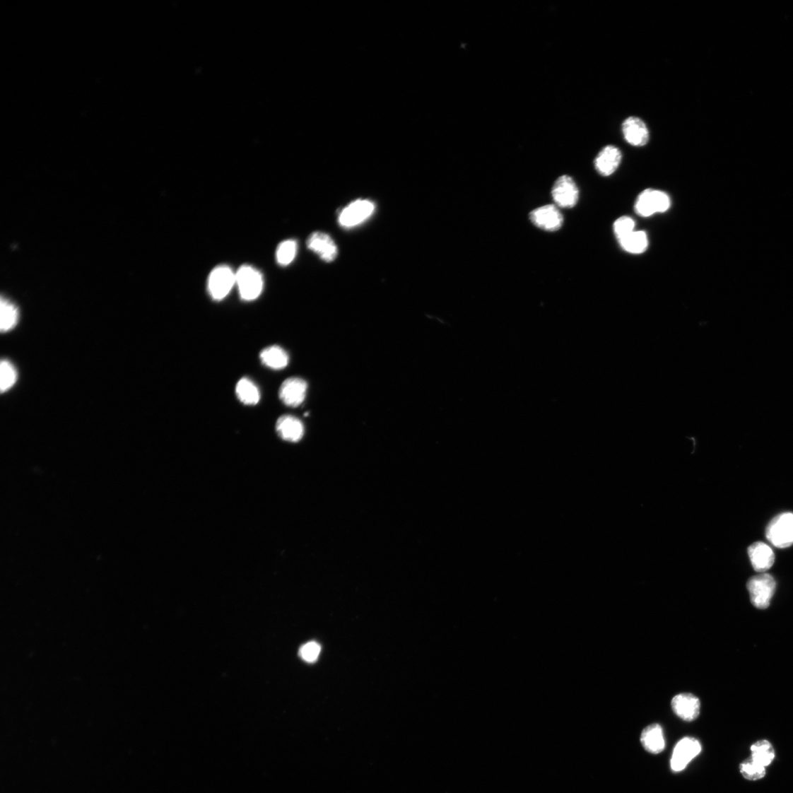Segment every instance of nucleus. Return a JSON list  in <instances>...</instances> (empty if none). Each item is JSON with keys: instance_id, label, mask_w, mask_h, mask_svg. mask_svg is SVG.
Masks as SVG:
<instances>
[{"instance_id": "nucleus-17", "label": "nucleus", "mask_w": 793, "mask_h": 793, "mask_svg": "<svg viewBox=\"0 0 793 793\" xmlns=\"http://www.w3.org/2000/svg\"><path fill=\"white\" fill-rule=\"evenodd\" d=\"M640 741L645 748L652 753L662 752L666 747L663 729L657 724L645 728L642 732Z\"/></svg>"}, {"instance_id": "nucleus-12", "label": "nucleus", "mask_w": 793, "mask_h": 793, "mask_svg": "<svg viewBox=\"0 0 793 793\" xmlns=\"http://www.w3.org/2000/svg\"><path fill=\"white\" fill-rule=\"evenodd\" d=\"M622 131L626 141L633 146H644L650 141V131L643 120L631 117L622 124Z\"/></svg>"}, {"instance_id": "nucleus-13", "label": "nucleus", "mask_w": 793, "mask_h": 793, "mask_svg": "<svg viewBox=\"0 0 793 793\" xmlns=\"http://www.w3.org/2000/svg\"><path fill=\"white\" fill-rule=\"evenodd\" d=\"M622 160L620 149L612 145L604 147L597 156L594 166L598 173L603 177L612 175L618 169Z\"/></svg>"}, {"instance_id": "nucleus-24", "label": "nucleus", "mask_w": 793, "mask_h": 793, "mask_svg": "<svg viewBox=\"0 0 793 793\" xmlns=\"http://www.w3.org/2000/svg\"><path fill=\"white\" fill-rule=\"evenodd\" d=\"M740 771L746 780L752 782L759 781L766 775V768L755 762L751 758L741 764Z\"/></svg>"}, {"instance_id": "nucleus-3", "label": "nucleus", "mask_w": 793, "mask_h": 793, "mask_svg": "<svg viewBox=\"0 0 793 793\" xmlns=\"http://www.w3.org/2000/svg\"><path fill=\"white\" fill-rule=\"evenodd\" d=\"M768 541L778 548L793 544V514L784 513L774 518L766 530Z\"/></svg>"}, {"instance_id": "nucleus-22", "label": "nucleus", "mask_w": 793, "mask_h": 793, "mask_svg": "<svg viewBox=\"0 0 793 793\" xmlns=\"http://www.w3.org/2000/svg\"><path fill=\"white\" fill-rule=\"evenodd\" d=\"M751 758L759 764L767 768L776 757L775 750L772 744L766 740L759 741L751 746Z\"/></svg>"}, {"instance_id": "nucleus-25", "label": "nucleus", "mask_w": 793, "mask_h": 793, "mask_svg": "<svg viewBox=\"0 0 793 793\" xmlns=\"http://www.w3.org/2000/svg\"><path fill=\"white\" fill-rule=\"evenodd\" d=\"M17 380V372L14 366L6 360L0 365V389L6 392L10 389Z\"/></svg>"}, {"instance_id": "nucleus-16", "label": "nucleus", "mask_w": 793, "mask_h": 793, "mask_svg": "<svg viewBox=\"0 0 793 793\" xmlns=\"http://www.w3.org/2000/svg\"><path fill=\"white\" fill-rule=\"evenodd\" d=\"M276 428L278 436L286 441L297 442L305 435L303 423L290 415L279 418Z\"/></svg>"}, {"instance_id": "nucleus-2", "label": "nucleus", "mask_w": 793, "mask_h": 793, "mask_svg": "<svg viewBox=\"0 0 793 793\" xmlns=\"http://www.w3.org/2000/svg\"><path fill=\"white\" fill-rule=\"evenodd\" d=\"M747 588L752 605L759 609H766L775 593L776 581L768 574H761L751 577Z\"/></svg>"}, {"instance_id": "nucleus-8", "label": "nucleus", "mask_w": 793, "mask_h": 793, "mask_svg": "<svg viewBox=\"0 0 793 793\" xmlns=\"http://www.w3.org/2000/svg\"><path fill=\"white\" fill-rule=\"evenodd\" d=\"M579 190L574 180L570 176H561L555 182L552 196L558 206L572 208L579 200Z\"/></svg>"}, {"instance_id": "nucleus-19", "label": "nucleus", "mask_w": 793, "mask_h": 793, "mask_svg": "<svg viewBox=\"0 0 793 793\" xmlns=\"http://www.w3.org/2000/svg\"><path fill=\"white\" fill-rule=\"evenodd\" d=\"M618 242L623 250L633 254H643L649 247L648 236L644 231H634Z\"/></svg>"}, {"instance_id": "nucleus-18", "label": "nucleus", "mask_w": 793, "mask_h": 793, "mask_svg": "<svg viewBox=\"0 0 793 793\" xmlns=\"http://www.w3.org/2000/svg\"><path fill=\"white\" fill-rule=\"evenodd\" d=\"M260 360L264 365L273 370H282L289 364L287 352L277 346H269L260 353Z\"/></svg>"}, {"instance_id": "nucleus-27", "label": "nucleus", "mask_w": 793, "mask_h": 793, "mask_svg": "<svg viewBox=\"0 0 793 793\" xmlns=\"http://www.w3.org/2000/svg\"><path fill=\"white\" fill-rule=\"evenodd\" d=\"M320 646L316 642H309L300 650V656L308 663L315 662L320 653Z\"/></svg>"}, {"instance_id": "nucleus-5", "label": "nucleus", "mask_w": 793, "mask_h": 793, "mask_svg": "<svg viewBox=\"0 0 793 793\" xmlns=\"http://www.w3.org/2000/svg\"><path fill=\"white\" fill-rule=\"evenodd\" d=\"M236 285V273L228 266H220L213 270L207 289L213 299L221 300L228 295Z\"/></svg>"}, {"instance_id": "nucleus-26", "label": "nucleus", "mask_w": 793, "mask_h": 793, "mask_svg": "<svg viewBox=\"0 0 793 793\" xmlns=\"http://www.w3.org/2000/svg\"><path fill=\"white\" fill-rule=\"evenodd\" d=\"M635 228V222L629 216L620 217L613 224V231L618 240L633 233Z\"/></svg>"}, {"instance_id": "nucleus-7", "label": "nucleus", "mask_w": 793, "mask_h": 793, "mask_svg": "<svg viewBox=\"0 0 793 793\" xmlns=\"http://www.w3.org/2000/svg\"><path fill=\"white\" fill-rule=\"evenodd\" d=\"M702 751V746L693 738H685L676 745L671 760V768L674 772L683 770Z\"/></svg>"}, {"instance_id": "nucleus-1", "label": "nucleus", "mask_w": 793, "mask_h": 793, "mask_svg": "<svg viewBox=\"0 0 793 793\" xmlns=\"http://www.w3.org/2000/svg\"><path fill=\"white\" fill-rule=\"evenodd\" d=\"M671 206L669 196L664 192L647 189L640 193L635 204L638 215L648 218L656 213H663Z\"/></svg>"}, {"instance_id": "nucleus-4", "label": "nucleus", "mask_w": 793, "mask_h": 793, "mask_svg": "<svg viewBox=\"0 0 793 793\" xmlns=\"http://www.w3.org/2000/svg\"><path fill=\"white\" fill-rule=\"evenodd\" d=\"M263 278L261 273L250 266H242L236 272V285L241 298L254 300L262 293Z\"/></svg>"}, {"instance_id": "nucleus-6", "label": "nucleus", "mask_w": 793, "mask_h": 793, "mask_svg": "<svg viewBox=\"0 0 793 793\" xmlns=\"http://www.w3.org/2000/svg\"><path fill=\"white\" fill-rule=\"evenodd\" d=\"M375 204L369 200H356L346 207L339 214V223L343 228H354L368 219L375 211Z\"/></svg>"}, {"instance_id": "nucleus-20", "label": "nucleus", "mask_w": 793, "mask_h": 793, "mask_svg": "<svg viewBox=\"0 0 793 793\" xmlns=\"http://www.w3.org/2000/svg\"><path fill=\"white\" fill-rule=\"evenodd\" d=\"M236 394L245 405H257L260 400V392L257 385L248 377H242L236 386Z\"/></svg>"}, {"instance_id": "nucleus-21", "label": "nucleus", "mask_w": 793, "mask_h": 793, "mask_svg": "<svg viewBox=\"0 0 793 793\" xmlns=\"http://www.w3.org/2000/svg\"><path fill=\"white\" fill-rule=\"evenodd\" d=\"M18 310L11 302L4 298L0 304V329L2 332L12 330L18 324Z\"/></svg>"}, {"instance_id": "nucleus-15", "label": "nucleus", "mask_w": 793, "mask_h": 793, "mask_svg": "<svg viewBox=\"0 0 793 793\" xmlns=\"http://www.w3.org/2000/svg\"><path fill=\"white\" fill-rule=\"evenodd\" d=\"M748 553L755 571L763 573L772 568L775 556L770 547L763 542H756L748 547Z\"/></svg>"}, {"instance_id": "nucleus-9", "label": "nucleus", "mask_w": 793, "mask_h": 793, "mask_svg": "<svg viewBox=\"0 0 793 793\" xmlns=\"http://www.w3.org/2000/svg\"><path fill=\"white\" fill-rule=\"evenodd\" d=\"M531 222L541 230L554 232L560 229L563 217L558 206L553 204L544 205L533 211L530 214Z\"/></svg>"}, {"instance_id": "nucleus-14", "label": "nucleus", "mask_w": 793, "mask_h": 793, "mask_svg": "<svg viewBox=\"0 0 793 793\" xmlns=\"http://www.w3.org/2000/svg\"><path fill=\"white\" fill-rule=\"evenodd\" d=\"M307 247L327 262L334 261L338 254L336 245L327 234L321 232L312 233L307 240Z\"/></svg>"}, {"instance_id": "nucleus-10", "label": "nucleus", "mask_w": 793, "mask_h": 793, "mask_svg": "<svg viewBox=\"0 0 793 793\" xmlns=\"http://www.w3.org/2000/svg\"><path fill=\"white\" fill-rule=\"evenodd\" d=\"M307 388V383L305 380L300 377H290L281 384L279 399L288 406H299L306 399Z\"/></svg>"}, {"instance_id": "nucleus-11", "label": "nucleus", "mask_w": 793, "mask_h": 793, "mask_svg": "<svg viewBox=\"0 0 793 793\" xmlns=\"http://www.w3.org/2000/svg\"><path fill=\"white\" fill-rule=\"evenodd\" d=\"M671 707L678 717L690 722L700 715L701 703L698 698L691 693H681L673 698Z\"/></svg>"}, {"instance_id": "nucleus-23", "label": "nucleus", "mask_w": 793, "mask_h": 793, "mask_svg": "<svg viewBox=\"0 0 793 793\" xmlns=\"http://www.w3.org/2000/svg\"><path fill=\"white\" fill-rule=\"evenodd\" d=\"M298 252V243L294 240L281 242L276 250L277 262L282 266H288L295 259Z\"/></svg>"}]
</instances>
